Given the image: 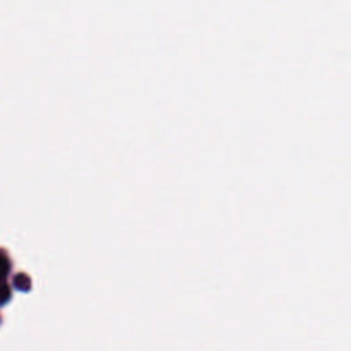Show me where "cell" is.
<instances>
[{"instance_id": "6da1fadb", "label": "cell", "mask_w": 351, "mask_h": 351, "mask_svg": "<svg viewBox=\"0 0 351 351\" xmlns=\"http://www.w3.org/2000/svg\"><path fill=\"white\" fill-rule=\"evenodd\" d=\"M10 271V263H8V259L0 254V280H3Z\"/></svg>"}, {"instance_id": "7a4b0ae2", "label": "cell", "mask_w": 351, "mask_h": 351, "mask_svg": "<svg viewBox=\"0 0 351 351\" xmlns=\"http://www.w3.org/2000/svg\"><path fill=\"white\" fill-rule=\"evenodd\" d=\"M15 285L19 288V289H27L29 288V278L25 276V274H18L14 280Z\"/></svg>"}, {"instance_id": "3957f363", "label": "cell", "mask_w": 351, "mask_h": 351, "mask_svg": "<svg viewBox=\"0 0 351 351\" xmlns=\"http://www.w3.org/2000/svg\"><path fill=\"white\" fill-rule=\"evenodd\" d=\"M10 299V288L5 284L0 282V304L5 303Z\"/></svg>"}]
</instances>
